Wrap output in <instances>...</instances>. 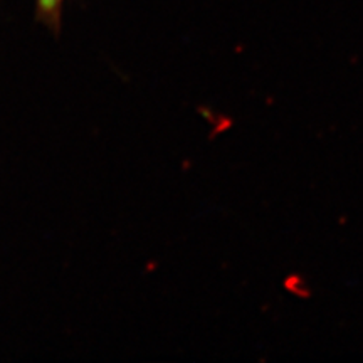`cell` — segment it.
<instances>
[{
	"label": "cell",
	"mask_w": 363,
	"mask_h": 363,
	"mask_svg": "<svg viewBox=\"0 0 363 363\" xmlns=\"http://www.w3.org/2000/svg\"><path fill=\"white\" fill-rule=\"evenodd\" d=\"M66 0H35V13L38 19L43 21L45 26L51 27L52 30H59L61 27L62 7Z\"/></svg>",
	"instance_id": "cell-1"
}]
</instances>
